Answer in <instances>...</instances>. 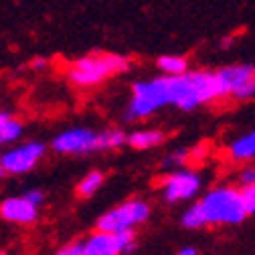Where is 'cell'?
<instances>
[{"instance_id":"6da1fadb","label":"cell","mask_w":255,"mask_h":255,"mask_svg":"<svg viewBox=\"0 0 255 255\" xmlns=\"http://www.w3.org/2000/svg\"><path fill=\"white\" fill-rule=\"evenodd\" d=\"M168 106H176L184 112L221 98V87L215 71H186L182 75L166 77Z\"/></svg>"},{"instance_id":"7a4b0ae2","label":"cell","mask_w":255,"mask_h":255,"mask_svg":"<svg viewBox=\"0 0 255 255\" xmlns=\"http://www.w3.org/2000/svg\"><path fill=\"white\" fill-rule=\"evenodd\" d=\"M130 67V61L116 53H91L71 63L69 81L77 87H93Z\"/></svg>"},{"instance_id":"3957f363","label":"cell","mask_w":255,"mask_h":255,"mask_svg":"<svg viewBox=\"0 0 255 255\" xmlns=\"http://www.w3.org/2000/svg\"><path fill=\"white\" fill-rule=\"evenodd\" d=\"M199 203L205 213L207 225H237L247 217L241 201V190L233 186L213 188Z\"/></svg>"},{"instance_id":"277c9868","label":"cell","mask_w":255,"mask_h":255,"mask_svg":"<svg viewBox=\"0 0 255 255\" xmlns=\"http://www.w3.org/2000/svg\"><path fill=\"white\" fill-rule=\"evenodd\" d=\"M168 106V83L166 75L150 79V81H138L132 87V100L126 108L124 118L128 122L142 120L154 114L156 110Z\"/></svg>"},{"instance_id":"5b68a950","label":"cell","mask_w":255,"mask_h":255,"mask_svg":"<svg viewBox=\"0 0 255 255\" xmlns=\"http://www.w3.org/2000/svg\"><path fill=\"white\" fill-rule=\"evenodd\" d=\"M150 217V207L140 199H130L122 203L120 207L108 211L98 219V231L106 233H120L126 229H132L134 225H140Z\"/></svg>"},{"instance_id":"8992f818","label":"cell","mask_w":255,"mask_h":255,"mask_svg":"<svg viewBox=\"0 0 255 255\" xmlns=\"http://www.w3.org/2000/svg\"><path fill=\"white\" fill-rule=\"evenodd\" d=\"M221 98L231 95L235 100H251L255 98V67L253 65H231L215 71Z\"/></svg>"},{"instance_id":"52a82bcc","label":"cell","mask_w":255,"mask_h":255,"mask_svg":"<svg viewBox=\"0 0 255 255\" xmlns=\"http://www.w3.org/2000/svg\"><path fill=\"white\" fill-rule=\"evenodd\" d=\"M47 146L43 142H22L14 148H8L4 154H0V166L4 174L20 176L33 170L41 158L45 156Z\"/></svg>"},{"instance_id":"ba28073f","label":"cell","mask_w":255,"mask_h":255,"mask_svg":"<svg viewBox=\"0 0 255 255\" xmlns=\"http://www.w3.org/2000/svg\"><path fill=\"white\" fill-rule=\"evenodd\" d=\"M134 229H126L120 233L95 231L85 241H81V255H120L134 249Z\"/></svg>"},{"instance_id":"9c48e42d","label":"cell","mask_w":255,"mask_h":255,"mask_svg":"<svg viewBox=\"0 0 255 255\" xmlns=\"http://www.w3.org/2000/svg\"><path fill=\"white\" fill-rule=\"evenodd\" d=\"M51 148L57 154L83 156L100 150V140H98V132L89 130V128H69V130L55 136Z\"/></svg>"},{"instance_id":"30bf717a","label":"cell","mask_w":255,"mask_h":255,"mask_svg":"<svg viewBox=\"0 0 255 255\" xmlns=\"http://www.w3.org/2000/svg\"><path fill=\"white\" fill-rule=\"evenodd\" d=\"M201 188V178L199 174L190 172V170H180L164 178L162 190H164V199L168 203H178L186 201L190 197H195Z\"/></svg>"},{"instance_id":"8fae6325","label":"cell","mask_w":255,"mask_h":255,"mask_svg":"<svg viewBox=\"0 0 255 255\" xmlns=\"http://www.w3.org/2000/svg\"><path fill=\"white\" fill-rule=\"evenodd\" d=\"M0 219L12 223V225H33L39 219V209L33 203H28L22 195L8 197L0 203Z\"/></svg>"},{"instance_id":"7c38bea8","label":"cell","mask_w":255,"mask_h":255,"mask_svg":"<svg viewBox=\"0 0 255 255\" xmlns=\"http://www.w3.org/2000/svg\"><path fill=\"white\" fill-rule=\"evenodd\" d=\"M164 134L160 130H138V132H132L130 136L126 138V142L130 144L132 148L136 150H148V148H154L158 144L164 142Z\"/></svg>"},{"instance_id":"4fadbf2b","label":"cell","mask_w":255,"mask_h":255,"mask_svg":"<svg viewBox=\"0 0 255 255\" xmlns=\"http://www.w3.org/2000/svg\"><path fill=\"white\" fill-rule=\"evenodd\" d=\"M229 152H231V158L237 162H245V160L255 158V130L241 136L239 140H235L229 146Z\"/></svg>"},{"instance_id":"5bb4252c","label":"cell","mask_w":255,"mask_h":255,"mask_svg":"<svg viewBox=\"0 0 255 255\" xmlns=\"http://www.w3.org/2000/svg\"><path fill=\"white\" fill-rule=\"evenodd\" d=\"M158 69H160L166 77L182 75L188 71V61L180 55H162L158 59Z\"/></svg>"},{"instance_id":"9a60e30c","label":"cell","mask_w":255,"mask_h":255,"mask_svg":"<svg viewBox=\"0 0 255 255\" xmlns=\"http://www.w3.org/2000/svg\"><path fill=\"white\" fill-rule=\"evenodd\" d=\"M102 184H104V174L100 170H91V172H87L79 180V184H77L75 190H77V195L81 199H89V197H93L102 188Z\"/></svg>"},{"instance_id":"2e32d148","label":"cell","mask_w":255,"mask_h":255,"mask_svg":"<svg viewBox=\"0 0 255 255\" xmlns=\"http://www.w3.org/2000/svg\"><path fill=\"white\" fill-rule=\"evenodd\" d=\"M22 124L18 120H14L12 116H8L6 120L0 122V148L6 146V144H12L16 140H20L22 136Z\"/></svg>"},{"instance_id":"e0dca14e","label":"cell","mask_w":255,"mask_h":255,"mask_svg":"<svg viewBox=\"0 0 255 255\" xmlns=\"http://www.w3.org/2000/svg\"><path fill=\"white\" fill-rule=\"evenodd\" d=\"M126 134L118 128H112V130H104L98 134V140H100V150H114V148H120L126 144Z\"/></svg>"},{"instance_id":"ac0fdd59","label":"cell","mask_w":255,"mask_h":255,"mask_svg":"<svg viewBox=\"0 0 255 255\" xmlns=\"http://www.w3.org/2000/svg\"><path fill=\"white\" fill-rule=\"evenodd\" d=\"M205 225H207V221H205V213L201 209V203H195L182 215V227H186V229H199Z\"/></svg>"},{"instance_id":"d6986e66","label":"cell","mask_w":255,"mask_h":255,"mask_svg":"<svg viewBox=\"0 0 255 255\" xmlns=\"http://www.w3.org/2000/svg\"><path fill=\"white\" fill-rule=\"evenodd\" d=\"M241 201H243L245 213L247 215H255V182L253 184H247L241 190Z\"/></svg>"},{"instance_id":"ffe728a7","label":"cell","mask_w":255,"mask_h":255,"mask_svg":"<svg viewBox=\"0 0 255 255\" xmlns=\"http://www.w3.org/2000/svg\"><path fill=\"white\" fill-rule=\"evenodd\" d=\"M190 158V150L186 148H178L174 152H170L166 158H164V164H184Z\"/></svg>"},{"instance_id":"44dd1931","label":"cell","mask_w":255,"mask_h":255,"mask_svg":"<svg viewBox=\"0 0 255 255\" xmlns=\"http://www.w3.org/2000/svg\"><path fill=\"white\" fill-rule=\"evenodd\" d=\"M22 197L28 201V203H33L37 209H41L43 205H45V193L43 190H39V188H30V190H26V193H22Z\"/></svg>"},{"instance_id":"7402d4cb","label":"cell","mask_w":255,"mask_h":255,"mask_svg":"<svg viewBox=\"0 0 255 255\" xmlns=\"http://www.w3.org/2000/svg\"><path fill=\"white\" fill-rule=\"evenodd\" d=\"M55 255H81V241H73L55 251Z\"/></svg>"},{"instance_id":"603a6c76","label":"cell","mask_w":255,"mask_h":255,"mask_svg":"<svg viewBox=\"0 0 255 255\" xmlns=\"http://www.w3.org/2000/svg\"><path fill=\"white\" fill-rule=\"evenodd\" d=\"M239 180H241V184H243V186H247V184H253V182H255V166H249V168H245V170L239 174Z\"/></svg>"},{"instance_id":"cb8c5ba5","label":"cell","mask_w":255,"mask_h":255,"mask_svg":"<svg viewBox=\"0 0 255 255\" xmlns=\"http://www.w3.org/2000/svg\"><path fill=\"white\" fill-rule=\"evenodd\" d=\"M30 67H33V69H43V67H47V61L41 59V57H37V59L30 61Z\"/></svg>"},{"instance_id":"d4e9b609","label":"cell","mask_w":255,"mask_h":255,"mask_svg":"<svg viewBox=\"0 0 255 255\" xmlns=\"http://www.w3.org/2000/svg\"><path fill=\"white\" fill-rule=\"evenodd\" d=\"M178 255H197V249H193V247H184V249L178 251Z\"/></svg>"},{"instance_id":"484cf974","label":"cell","mask_w":255,"mask_h":255,"mask_svg":"<svg viewBox=\"0 0 255 255\" xmlns=\"http://www.w3.org/2000/svg\"><path fill=\"white\" fill-rule=\"evenodd\" d=\"M221 45H223V49L231 47V45H233V37H227V39H223V43H221Z\"/></svg>"},{"instance_id":"4316f807","label":"cell","mask_w":255,"mask_h":255,"mask_svg":"<svg viewBox=\"0 0 255 255\" xmlns=\"http://www.w3.org/2000/svg\"><path fill=\"white\" fill-rule=\"evenodd\" d=\"M8 116H10V114H8V112H0V122H2V120H6V118H8Z\"/></svg>"},{"instance_id":"83f0119b","label":"cell","mask_w":255,"mask_h":255,"mask_svg":"<svg viewBox=\"0 0 255 255\" xmlns=\"http://www.w3.org/2000/svg\"><path fill=\"white\" fill-rule=\"evenodd\" d=\"M0 255H8V253L6 251H0Z\"/></svg>"},{"instance_id":"f1b7e54d","label":"cell","mask_w":255,"mask_h":255,"mask_svg":"<svg viewBox=\"0 0 255 255\" xmlns=\"http://www.w3.org/2000/svg\"><path fill=\"white\" fill-rule=\"evenodd\" d=\"M0 174H4V172H2V166H0Z\"/></svg>"}]
</instances>
